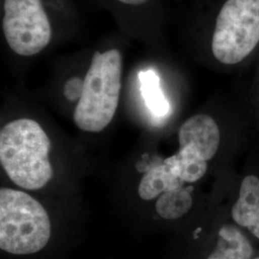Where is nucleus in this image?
<instances>
[{
	"label": "nucleus",
	"instance_id": "ddd939ff",
	"mask_svg": "<svg viewBox=\"0 0 259 259\" xmlns=\"http://www.w3.org/2000/svg\"><path fill=\"white\" fill-rule=\"evenodd\" d=\"M240 226L248 229L253 236L259 239V203L247 214Z\"/></svg>",
	"mask_w": 259,
	"mask_h": 259
},
{
	"label": "nucleus",
	"instance_id": "1a4fd4ad",
	"mask_svg": "<svg viewBox=\"0 0 259 259\" xmlns=\"http://www.w3.org/2000/svg\"><path fill=\"white\" fill-rule=\"evenodd\" d=\"M173 167L177 176L185 183H195L204 177L207 162L196 149L191 146L180 147L175 156L165 159Z\"/></svg>",
	"mask_w": 259,
	"mask_h": 259
},
{
	"label": "nucleus",
	"instance_id": "423d86ee",
	"mask_svg": "<svg viewBox=\"0 0 259 259\" xmlns=\"http://www.w3.org/2000/svg\"><path fill=\"white\" fill-rule=\"evenodd\" d=\"M180 147L191 146L207 161L211 159L220 144L217 123L207 114H197L185 121L179 131Z\"/></svg>",
	"mask_w": 259,
	"mask_h": 259
},
{
	"label": "nucleus",
	"instance_id": "7ed1b4c3",
	"mask_svg": "<svg viewBox=\"0 0 259 259\" xmlns=\"http://www.w3.org/2000/svg\"><path fill=\"white\" fill-rule=\"evenodd\" d=\"M51 235L45 207L32 196L10 188L0 190V248L12 254L42 250Z\"/></svg>",
	"mask_w": 259,
	"mask_h": 259
},
{
	"label": "nucleus",
	"instance_id": "2eb2a0df",
	"mask_svg": "<svg viewBox=\"0 0 259 259\" xmlns=\"http://www.w3.org/2000/svg\"><path fill=\"white\" fill-rule=\"evenodd\" d=\"M253 259H259V256H258V257H255V258H253Z\"/></svg>",
	"mask_w": 259,
	"mask_h": 259
},
{
	"label": "nucleus",
	"instance_id": "9b49d317",
	"mask_svg": "<svg viewBox=\"0 0 259 259\" xmlns=\"http://www.w3.org/2000/svg\"><path fill=\"white\" fill-rule=\"evenodd\" d=\"M192 203L193 201L189 190L181 187L160 195L157 199L156 209L161 218L174 220L188 212Z\"/></svg>",
	"mask_w": 259,
	"mask_h": 259
},
{
	"label": "nucleus",
	"instance_id": "9d476101",
	"mask_svg": "<svg viewBox=\"0 0 259 259\" xmlns=\"http://www.w3.org/2000/svg\"><path fill=\"white\" fill-rule=\"evenodd\" d=\"M139 81L142 96L152 114L157 118L164 117L169 111V103L160 89L157 73L152 69L141 71Z\"/></svg>",
	"mask_w": 259,
	"mask_h": 259
},
{
	"label": "nucleus",
	"instance_id": "6e6552de",
	"mask_svg": "<svg viewBox=\"0 0 259 259\" xmlns=\"http://www.w3.org/2000/svg\"><path fill=\"white\" fill-rule=\"evenodd\" d=\"M252 253L245 234L232 225H224L218 232L216 247L207 259H251Z\"/></svg>",
	"mask_w": 259,
	"mask_h": 259
},
{
	"label": "nucleus",
	"instance_id": "f257e3e1",
	"mask_svg": "<svg viewBox=\"0 0 259 259\" xmlns=\"http://www.w3.org/2000/svg\"><path fill=\"white\" fill-rule=\"evenodd\" d=\"M50 140L40 125L21 118L0 133V161L11 181L28 190H37L53 176L48 158Z\"/></svg>",
	"mask_w": 259,
	"mask_h": 259
},
{
	"label": "nucleus",
	"instance_id": "39448f33",
	"mask_svg": "<svg viewBox=\"0 0 259 259\" xmlns=\"http://www.w3.org/2000/svg\"><path fill=\"white\" fill-rule=\"evenodd\" d=\"M2 27L10 48L25 57L42 51L52 37L41 0H4Z\"/></svg>",
	"mask_w": 259,
	"mask_h": 259
},
{
	"label": "nucleus",
	"instance_id": "f03ea898",
	"mask_svg": "<svg viewBox=\"0 0 259 259\" xmlns=\"http://www.w3.org/2000/svg\"><path fill=\"white\" fill-rule=\"evenodd\" d=\"M122 56L118 49L93 54L83 79L82 96L75 108V124L85 132L105 129L116 112L121 90Z\"/></svg>",
	"mask_w": 259,
	"mask_h": 259
},
{
	"label": "nucleus",
	"instance_id": "0eeeda50",
	"mask_svg": "<svg viewBox=\"0 0 259 259\" xmlns=\"http://www.w3.org/2000/svg\"><path fill=\"white\" fill-rule=\"evenodd\" d=\"M184 183L177 176L173 167L164 160L149 169L141 179L139 194L141 199L150 201L167 191L183 187Z\"/></svg>",
	"mask_w": 259,
	"mask_h": 259
},
{
	"label": "nucleus",
	"instance_id": "4468645a",
	"mask_svg": "<svg viewBox=\"0 0 259 259\" xmlns=\"http://www.w3.org/2000/svg\"><path fill=\"white\" fill-rule=\"evenodd\" d=\"M118 1L127 5H142L148 0H118Z\"/></svg>",
	"mask_w": 259,
	"mask_h": 259
},
{
	"label": "nucleus",
	"instance_id": "f8f14e48",
	"mask_svg": "<svg viewBox=\"0 0 259 259\" xmlns=\"http://www.w3.org/2000/svg\"><path fill=\"white\" fill-rule=\"evenodd\" d=\"M83 89V80L79 77H71L65 83L64 87V95L65 98L70 101L75 102L79 101Z\"/></svg>",
	"mask_w": 259,
	"mask_h": 259
},
{
	"label": "nucleus",
	"instance_id": "20e7f679",
	"mask_svg": "<svg viewBox=\"0 0 259 259\" xmlns=\"http://www.w3.org/2000/svg\"><path fill=\"white\" fill-rule=\"evenodd\" d=\"M259 42V0H227L216 19L211 49L224 65L246 59Z\"/></svg>",
	"mask_w": 259,
	"mask_h": 259
}]
</instances>
